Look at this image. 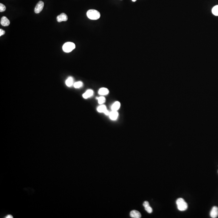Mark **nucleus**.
I'll use <instances>...</instances> for the list:
<instances>
[{
    "instance_id": "14",
    "label": "nucleus",
    "mask_w": 218,
    "mask_h": 218,
    "mask_svg": "<svg viewBox=\"0 0 218 218\" xmlns=\"http://www.w3.org/2000/svg\"><path fill=\"white\" fill-rule=\"evenodd\" d=\"M65 84L68 87H71L73 85L74 83L73 77H69L65 81Z\"/></svg>"
},
{
    "instance_id": "12",
    "label": "nucleus",
    "mask_w": 218,
    "mask_h": 218,
    "mask_svg": "<svg viewBox=\"0 0 218 218\" xmlns=\"http://www.w3.org/2000/svg\"><path fill=\"white\" fill-rule=\"evenodd\" d=\"M121 107V104L118 101H116L112 105V111H117Z\"/></svg>"
},
{
    "instance_id": "6",
    "label": "nucleus",
    "mask_w": 218,
    "mask_h": 218,
    "mask_svg": "<svg viewBox=\"0 0 218 218\" xmlns=\"http://www.w3.org/2000/svg\"><path fill=\"white\" fill-rule=\"evenodd\" d=\"M210 216L212 218H216L218 216V208L217 206H213L210 212Z\"/></svg>"
},
{
    "instance_id": "13",
    "label": "nucleus",
    "mask_w": 218,
    "mask_h": 218,
    "mask_svg": "<svg viewBox=\"0 0 218 218\" xmlns=\"http://www.w3.org/2000/svg\"><path fill=\"white\" fill-rule=\"evenodd\" d=\"M109 93V91L108 89L105 88H101L98 92L99 95H107Z\"/></svg>"
},
{
    "instance_id": "17",
    "label": "nucleus",
    "mask_w": 218,
    "mask_h": 218,
    "mask_svg": "<svg viewBox=\"0 0 218 218\" xmlns=\"http://www.w3.org/2000/svg\"><path fill=\"white\" fill-rule=\"evenodd\" d=\"M212 12L214 15L218 16V5L215 6L214 7H213Z\"/></svg>"
},
{
    "instance_id": "8",
    "label": "nucleus",
    "mask_w": 218,
    "mask_h": 218,
    "mask_svg": "<svg viewBox=\"0 0 218 218\" xmlns=\"http://www.w3.org/2000/svg\"><path fill=\"white\" fill-rule=\"evenodd\" d=\"M0 24L3 26H8L9 25L10 22L7 17L3 16L1 18Z\"/></svg>"
},
{
    "instance_id": "2",
    "label": "nucleus",
    "mask_w": 218,
    "mask_h": 218,
    "mask_svg": "<svg viewBox=\"0 0 218 218\" xmlns=\"http://www.w3.org/2000/svg\"><path fill=\"white\" fill-rule=\"evenodd\" d=\"M177 208L180 211H185L188 208V205L184 199L179 198L176 201Z\"/></svg>"
},
{
    "instance_id": "10",
    "label": "nucleus",
    "mask_w": 218,
    "mask_h": 218,
    "mask_svg": "<svg viewBox=\"0 0 218 218\" xmlns=\"http://www.w3.org/2000/svg\"><path fill=\"white\" fill-rule=\"evenodd\" d=\"M143 206L145 208V210L149 213H151L152 212L153 210L152 207L149 206V203L147 201H145L143 204Z\"/></svg>"
},
{
    "instance_id": "1",
    "label": "nucleus",
    "mask_w": 218,
    "mask_h": 218,
    "mask_svg": "<svg viewBox=\"0 0 218 218\" xmlns=\"http://www.w3.org/2000/svg\"><path fill=\"white\" fill-rule=\"evenodd\" d=\"M87 15L88 18L92 20L99 19L101 16L99 12L96 10L95 9L88 10L87 12Z\"/></svg>"
},
{
    "instance_id": "18",
    "label": "nucleus",
    "mask_w": 218,
    "mask_h": 218,
    "mask_svg": "<svg viewBox=\"0 0 218 218\" xmlns=\"http://www.w3.org/2000/svg\"><path fill=\"white\" fill-rule=\"evenodd\" d=\"M98 101V103L99 104H102L105 102L106 99L104 97H99L97 98Z\"/></svg>"
},
{
    "instance_id": "20",
    "label": "nucleus",
    "mask_w": 218,
    "mask_h": 218,
    "mask_svg": "<svg viewBox=\"0 0 218 218\" xmlns=\"http://www.w3.org/2000/svg\"><path fill=\"white\" fill-rule=\"evenodd\" d=\"M5 33V30H2V29H0V36H1L2 35H4Z\"/></svg>"
},
{
    "instance_id": "19",
    "label": "nucleus",
    "mask_w": 218,
    "mask_h": 218,
    "mask_svg": "<svg viewBox=\"0 0 218 218\" xmlns=\"http://www.w3.org/2000/svg\"><path fill=\"white\" fill-rule=\"evenodd\" d=\"M6 7L3 4L0 3V12H2L6 10Z\"/></svg>"
},
{
    "instance_id": "7",
    "label": "nucleus",
    "mask_w": 218,
    "mask_h": 218,
    "mask_svg": "<svg viewBox=\"0 0 218 218\" xmlns=\"http://www.w3.org/2000/svg\"><path fill=\"white\" fill-rule=\"evenodd\" d=\"M130 217L133 218H141V214L139 211H137L136 210H133L131 211L130 213Z\"/></svg>"
},
{
    "instance_id": "4",
    "label": "nucleus",
    "mask_w": 218,
    "mask_h": 218,
    "mask_svg": "<svg viewBox=\"0 0 218 218\" xmlns=\"http://www.w3.org/2000/svg\"><path fill=\"white\" fill-rule=\"evenodd\" d=\"M44 6V3L42 1H39V2L36 4L34 9V12L36 13H40L42 11Z\"/></svg>"
},
{
    "instance_id": "5",
    "label": "nucleus",
    "mask_w": 218,
    "mask_h": 218,
    "mask_svg": "<svg viewBox=\"0 0 218 218\" xmlns=\"http://www.w3.org/2000/svg\"><path fill=\"white\" fill-rule=\"evenodd\" d=\"M68 17L67 15L65 13H62L57 17V20L58 22H66L68 20Z\"/></svg>"
},
{
    "instance_id": "11",
    "label": "nucleus",
    "mask_w": 218,
    "mask_h": 218,
    "mask_svg": "<svg viewBox=\"0 0 218 218\" xmlns=\"http://www.w3.org/2000/svg\"><path fill=\"white\" fill-rule=\"evenodd\" d=\"M93 91L91 89H89L87 90L85 93H84L82 95L83 97L85 99H88L90 97L93 95Z\"/></svg>"
},
{
    "instance_id": "21",
    "label": "nucleus",
    "mask_w": 218,
    "mask_h": 218,
    "mask_svg": "<svg viewBox=\"0 0 218 218\" xmlns=\"http://www.w3.org/2000/svg\"><path fill=\"white\" fill-rule=\"evenodd\" d=\"M133 2H135V1H136L137 0H132Z\"/></svg>"
},
{
    "instance_id": "3",
    "label": "nucleus",
    "mask_w": 218,
    "mask_h": 218,
    "mask_svg": "<svg viewBox=\"0 0 218 218\" xmlns=\"http://www.w3.org/2000/svg\"><path fill=\"white\" fill-rule=\"evenodd\" d=\"M76 47L74 43L72 42H67L63 45V51L65 53H70L73 51Z\"/></svg>"
},
{
    "instance_id": "9",
    "label": "nucleus",
    "mask_w": 218,
    "mask_h": 218,
    "mask_svg": "<svg viewBox=\"0 0 218 218\" xmlns=\"http://www.w3.org/2000/svg\"><path fill=\"white\" fill-rule=\"evenodd\" d=\"M109 116L110 119L112 121H115L118 118V113L117 111H112L110 112Z\"/></svg>"
},
{
    "instance_id": "15",
    "label": "nucleus",
    "mask_w": 218,
    "mask_h": 218,
    "mask_svg": "<svg viewBox=\"0 0 218 218\" xmlns=\"http://www.w3.org/2000/svg\"><path fill=\"white\" fill-rule=\"evenodd\" d=\"M107 110L106 106L105 105H101L99 106L97 108V110L99 113H104Z\"/></svg>"
},
{
    "instance_id": "16",
    "label": "nucleus",
    "mask_w": 218,
    "mask_h": 218,
    "mask_svg": "<svg viewBox=\"0 0 218 218\" xmlns=\"http://www.w3.org/2000/svg\"><path fill=\"white\" fill-rule=\"evenodd\" d=\"M73 86L75 88L79 89V88H81L83 86V83H82V82H81V81H78V82H76L75 83H74Z\"/></svg>"
}]
</instances>
